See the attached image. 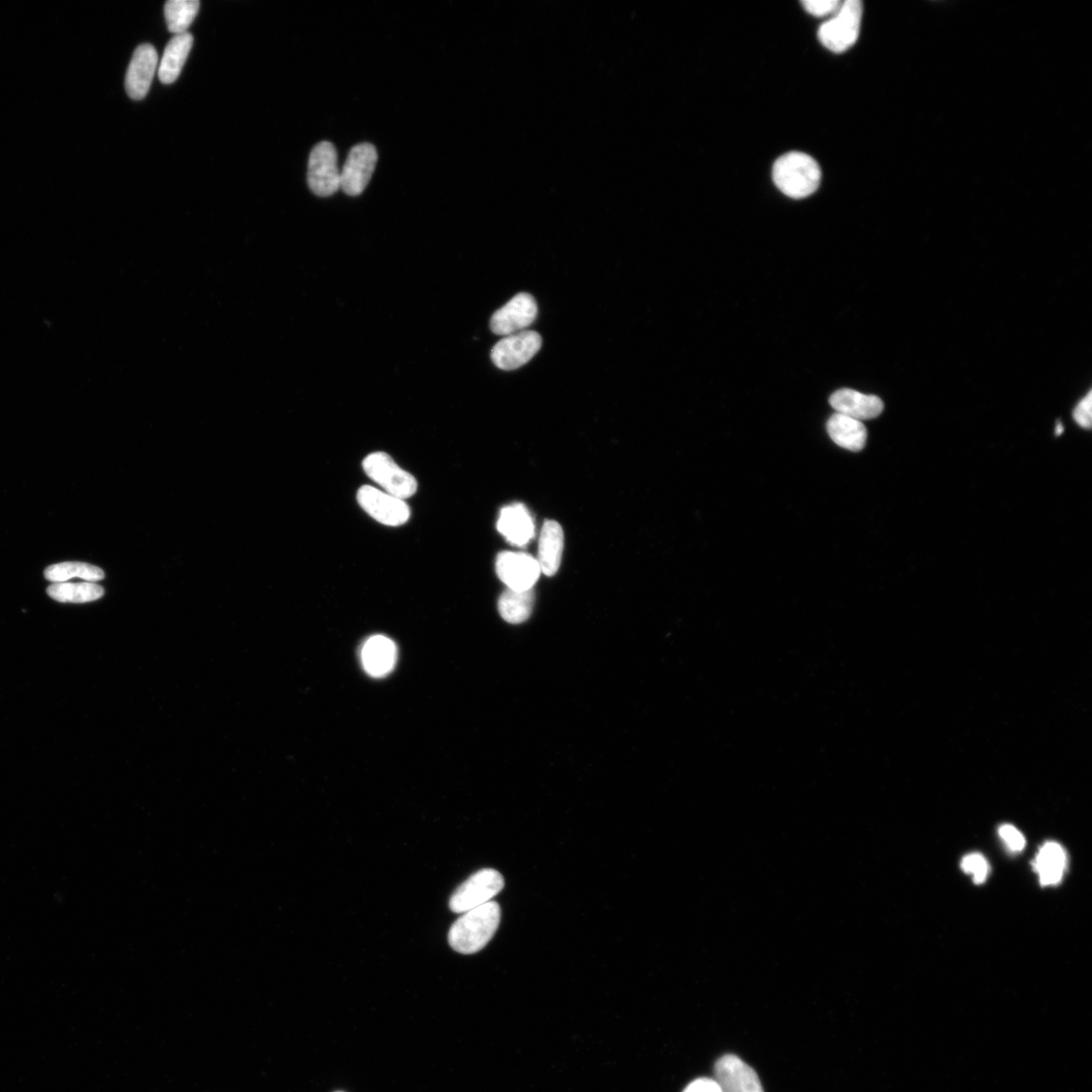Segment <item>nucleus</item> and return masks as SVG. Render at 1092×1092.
<instances>
[{"label":"nucleus","instance_id":"nucleus-19","mask_svg":"<svg viewBox=\"0 0 1092 1092\" xmlns=\"http://www.w3.org/2000/svg\"><path fill=\"white\" fill-rule=\"evenodd\" d=\"M192 44H194V37L189 33L175 35L169 41L158 70L159 80L162 84L170 85L177 80Z\"/></svg>","mask_w":1092,"mask_h":1092},{"label":"nucleus","instance_id":"nucleus-11","mask_svg":"<svg viewBox=\"0 0 1092 1092\" xmlns=\"http://www.w3.org/2000/svg\"><path fill=\"white\" fill-rule=\"evenodd\" d=\"M377 151L368 143L354 146L340 171V188L346 195L356 197L362 194L374 172Z\"/></svg>","mask_w":1092,"mask_h":1092},{"label":"nucleus","instance_id":"nucleus-24","mask_svg":"<svg viewBox=\"0 0 1092 1092\" xmlns=\"http://www.w3.org/2000/svg\"><path fill=\"white\" fill-rule=\"evenodd\" d=\"M200 6L199 0H169L164 6L168 30L175 35L186 33L191 23L195 21Z\"/></svg>","mask_w":1092,"mask_h":1092},{"label":"nucleus","instance_id":"nucleus-31","mask_svg":"<svg viewBox=\"0 0 1092 1092\" xmlns=\"http://www.w3.org/2000/svg\"><path fill=\"white\" fill-rule=\"evenodd\" d=\"M337 1092H341V1091H337Z\"/></svg>","mask_w":1092,"mask_h":1092},{"label":"nucleus","instance_id":"nucleus-20","mask_svg":"<svg viewBox=\"0 0 1092 1092\" xmlns=\"http://www.w3.org/2000/svg\"><path fill=\"white\" fill-rule=\"evenodd\" d=\"M1042 886H1054L1061 882L1067 869V854L1061 845L1046 843L1033 863Z\"/></svg>","mask_w":1092,"mask_h":1092},{"label":"nucleus","instance_id":"nucleus-15","mask_svg":"<svg viewBox=\"0 0 1092 1092\" xmlns=\"http://www.w3.org/2000/svg\"><path fill=\"white\" fill-rule=\"evenodd\" d=\"M360 658L363 669L369 676L383 678L388 676L396 666L397 647L389 637L373 635L364 642Z\"/></svg>","mask_w":1092,"mask_h":1092},{"label":"nucleus","instance_id":"nucleus-2","mask_svg":"<svg viewBox=\"0 0 1092 1092\" xmlns=\"http://www.w3.org/2000/svg\"><path fill=\"white\" fill-rule=\"evenodd\" d=\"M773 180L783 194L800 200L814 194L821 180L818 163L809 155L790 152L781 156L773 166Z\"/></svg>","mask_w":1092,"mask_h":1092},{"label":"nucleus","instance_id":"nucleus-16","mask_svg":"<svg viewBox=\"0 0 1092 1092\" xmlns=\"http://www.w3.org/2000/svg\"><path fill=\"white\" fill-rule=\"evenodd\" d=\"M829 404L837 413L861 422L877 418L884 410V404L879 397L851 389H842L832 394Z\"/></svg>","mask_w":1092,"mask_h":1092},{"label":"nucleus","instance_id":"nucleus-18","mask_svg":"<svg viewBox=\"0 0 1092 1092\" xmlns=\"http://www.w3.org/2000/svg\"><path fill=\"white\" fill-rule=\"evenodd\" d=\"M563 540L562 529L556 522L545 523L540 538L538 558L544 574L551 576L558 570L563 551Z\"/></svg>","mask_w":1092,"mask_h":1092},{"label":"nucleus","instance_id":"nucleus-4","mask_svg":"<svg viewBox=\"0 0 1092 1092\" xmlns=\"http://www.w3.org/2000/svg\"><path fill=\"white\" fill-rule=\"evenodd\" d=\"M502 874L495 869H482L465 881L453 894L449 908L456 914H465L471 910L492 902L504 888Z\"/></svg>","mask_w":1092,"mask_h":1092},{"label":"nucleus","instance_id":"nucleus-13","mask_svg":"<svg viewBox=\"0 0 1092 1092\" xmlns=\"http://www.w3.org/2000/svg\"><path fill=\"white\" fill-rule=\"evenodd\" d=\"M715 1074L723 1092H764L757 1072L736 1055L719 1059Z\"/></svg>","mask_w":1092,"mask_h":1092},{"label":"nucleus","instance_id":"nucleus-29","mask_svg":"<svg viewBox=\"0 0 1092 1092\" xmlns=\"http://www.w3.org/2000/svg\"><path fill=\"white\" fill-rule=\"evenodd\" d=\"M683 1092H723L716 1079L698 1078L691 1082Z\"/></svg>","mask_w":1092,"mask_h":1092},{"label":"nucleus","instance_id":"nucleus-10","mask_svg":"<svg viewBox=\"0 0 1092 1092\" xmlns=\"http://www.w3.org/2000/svg\"><path fill=\"white\" fill-rule=\"evenodd\" d=\"M542 336L535 331L526 330L506 336L492 349L494 364L503 370H516L529 363L540 351Z\"/></svg>","mask_w":1092,"mask_h":1092},{"label":"nucleus","instance_id":"nucleus-23","mask_svg":"<svg viewBox=\"0 0 1092 1092\" xmlns=\"http://www.w3.org/2000/svg\"><path fill=\"white\" fill-rule=\"evenodd\" d=\"M48 595L61 603H88L99 600L105 594L96 583H54L47 589Z\"/></svg>","mask_w":1092,"mask_h":1092},{"label":"nucleus","instance_id":"nucleus-26","mask_svg":"<svg viewBox=\"0 0 1092 1092\" xmlns=\"http://www.w3.org/2000/svg\"><path fill=\"white\" fill-rule=\"evenodd\" d=\"M842 4L840 0H804L802 2L805 11L814 17L834 15Z\"/></svg>","mask_w":1092,"mask_h":1092},{"label":"nucleus","instance_id":"nucleus-9","mask_svg":"<svg viewBox=\"0 0 1092 1092\" xmlns=\"http://www.w3.org/2000/svg\"><path fill=\"white\" fill-rule=\"evenodd\" d=\"M538 304L535 298L522 293L510 300L498 310L491 319V330L500 336H509L524 332L536 321Z\"/></svg>","mask_w":1092,"mask_h":1092},{"label":"nucleus","instance_id":"nucleus-6","mask_svg":"<svg viewBox=\"0 0 1092 1092\" xmlns=\"http://www.w3.org/2000/svg\"><path fill=\"white\" fill-rule=\"evenodd\" d=\"M337 151L330 142L317 144L309 158L308 184L318 197H330L340 189Z\"/></svg>","mask_w":1092,"mask_h":1092},{"label":"nucleus","instance_id":"nucleus-28","mask_svg":"<svg viewBox=\"0 0 1092 1092\" xmlns=\"http://www.w3.org/2000/svg\"><path fill=\"white\" fill-rule=\"evenodd\" d=\"M1073 418L1084 429H1090L1092 425V393L1091 391L1077 404Z\"/></svg>","mask_w":1092,"mask_h":1092},{"label":"nucleus","instance_id":"nucleus-5","mask_svg":"<svg viewBox=\"0 0 1092 1092\" xmlns=\"http://www.w3.org/2000/svg\"><path fill=\"white\" fill-rule=\"evenodd\" d=\"M362 466L365 474L384 492L403 500L417 492L416 479L387 454L373 453L364 459Z\"/></svg>","mask_w":1092,"mask_h":1092},{"label":"nucleus","instance_id":"nucleus-17","mask_svg":"<svg viewBox=\"0 0 1092 1092\" xmlns=\"http://www.w3.org/2000/svg\"><path fill=\"white\" fill-rule=\"evenodd\" d=\"M826 429L831 440L847 451L858 453L866 445L867 429L861 421L836 413L828 419Z\"/></svg>","mask_w":1092,"mask_h":1092},{"label":"nucleus","instance_id":"nucleus-14","mask_svg":"<svg viewBox=\"0 0 1092 1092\" xmlns=\"http://www.w3.org/2000/svg\"><path fill=\"white\" fill-rule=\"evenodd\" d=\"M497 529L509 544L520 547L528 546L536 535L532 514L522 503L501 510Z\"/></svg>","mask_w":1092,"mask_h":1092},{"label":"nucleus","instance_id":"nucleus-25","mask_svg":"<svg viewBox=\"0 0 1092 1092\" xmlns=\"http://www.w3.org/2000/svg\"><path fill=\"white\" fill-rule=\"evenodd\" d=\"M961 866L963 871L974 875V880L977 884L983 883L989 873V866L986 859L978 853L963 858Z\"/></svg>","mask_w":1092,"mask_h":1092},{"label":"nucleus","instance_id":"nucleus-1","mask_svg":"<svg viewBox=\"0 0 1092 1092\" xmlns=\"http://www.w3.org/2000/svg\"><path fill=\"white\" fill-rule=\"evenodd\" d=\"M500 922V906L490 902L463 914L449 931L448 943L461 954L478 953L492 940Z\"/></svg>","mask_w":1092,"mask_h":1092},{"label":"nucleus","instance_id":"nucleus-3","mask_svg":"<svg viewBox=\"0 0 1092 1092\" xmlns=\"http://www.w3.org/2000/svg\"><path fill=\"white\" fill-rule=\"evenodd\" d=\"M862 16L863 5L860 0H846L833 18L820 26V43L831 52H846L859 38Z\"/></svg>","mask_w":1092,"mask_h":1092},{"label":"nucleus","instance_id":"nucleus-27","mask_svg":"<svg viewBox=\"0 0 1092 1092\" xmlns=\"http://www.w3.org/2000/svg\"><path fill=\"white\" fill-rule=\"evenodd\" d=\"M998 832L1000 838L1011 852H1020L1025 847L1024 837L1013 825H1001Z\"/></svg>","mask_w":1092,"mask_h":1092},{"label":"nucleus","instance_id":"nucleus-8","mask_svg":"<svg viewBox=\"0 0 1092 1092\" xmlns=\"http://www.w3.org/2000/svg\"><path fill=\"white\" fill-rule=\"evenodd\" d=\"M496 571L508 589L533 590L542 569L537 558L525 552L504 551L496 560Z\"/></svg>","mask_w":1092,"mask_h":1092},{"label":"nucleus","instance_id":"nucleus-12","mask_svg":"<svg viewBox=\"0 0 1092 1092\" xmlns=\"http://www.w3.org/2000/svg\"><path fill=\"white\" fill-rule=\"evenodd\" d=\"M158 64L156 49L150 44L139 46L125 76V92L132 100H143L149 93Z\"/></svg>","mask_w":1092,"mask_h":1092},{"label":"nucleus","instance_id":"nucleus-21","mask_svg":"<svg viewBox=\"0 0 1092 1092\" xmlns=\"http://www.w3.org/2000/svg\"><path fill=\"white\" fill-rule=\"evenodd\" d=\"M535 593L533 590L516 591L507 589L500 597L498 609L502 618L512 624L526 622L534 611Z\"/></svg>","mask_w":1092,"mask_h":1092},{"label":"nucleus","instance_id":"nucleus-30","mask_svg":"<svg viewBox=\"0 0 1092 1092\" xmlns=\"http://www.w3.org/2000/svg\"><path fill=\"white\" fill-rule=\"evenodd\" d=\"M1063 432H1064V426L1062 425L1061 422H1058L1057 425H1056L1055 434L1057 436H1060Z\"/></svg>","mask_w":1092,"mask_h":1092},{"label":"nucleus","instance_id":"nucleus-22","mask_svg":"<svg viewBox=\"0 0 1092 1092\" xmlns=\"http://www.w3.org/2000/svg\"><path fill=\"white\" fill-rule=\"evenodd\" d=\"M45 577L53 584L70 582L75 577H80L86 582L96 583L105 579V572L96 565L69 561L48 566L45 570Z\"/></svg>","mask_w":1092,"mask_h":1092},{"label":"nucleus","instance_id":"nucleus-7","mask_svg":"<svg viewBox=\"0 0 1092 1092\" xmlns=\"http://www.w3.org/2000/svg\"><path fill=\"white\" fill-rule=\"evenodd\" d=\"M357 501L370 518L383 526H403L411 516L405 500L371 486L358 490Z\"/></svg>","mask_w":1092,"mask_h":1092}]
</instances>
